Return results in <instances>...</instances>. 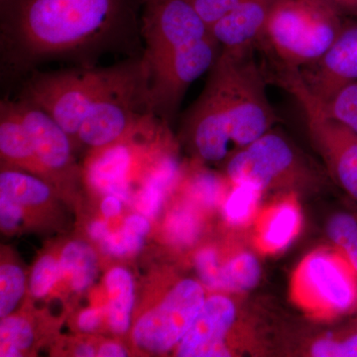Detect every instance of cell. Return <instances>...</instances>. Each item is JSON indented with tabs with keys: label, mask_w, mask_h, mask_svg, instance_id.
<instances>
[{
	"label": "cell",
	"mask_w": 357,
	"mask_h": 357,
	"mask_svg": "<svg viewBox=\"0 0 357 357\" xmlns=\"http://www.w3.org/2000/svg\"><path fill=\"white\" fill-rule=\"evenodd\" d=\"M144 0H0V76L17 86L52 62L142 55Z\"/></svg>",
	"instance_id": "1"
},
{
	"label": "cell",
	"mask_w": 357,
	"mask_h": 357,
	"mask_svg": "<svg viewBox=\"0 0 357 357\" xmlns=\"http://www.w3.org/2000/svg\"><path fill=\"white\" fill-rule=\"evenodd\" d=\"M206 86L185 114V129L202 159L222 161L229 143L248 146L276 122L268 100L267 79L253 47L222 49Z\"/></svg>",
	"instance_id": "2"
},
{
	"label": "cell",
	"mask_w": 357,
	"mask_h": 357,
	"mask_svg": "<svg viewBox=\"0 0 357 357\" xmlns=\"http://www.w3.org/2000/svg\"><path fill=\"white\" fill-rule=\"evenodd\" d=\"M141 32L150 110L169 122L189 86L215 64L222 47L191 0H144Z\"/></svg>",
	"instance_id": "3"
},
{
	"label": "cell",
	"mask_w": 357,
	"mask_h": 357,
	"mask_svg": "<svg viewBox=\"0 0 357 357\" xmlns=\"http://www.w3.org/2000/svg\"><path fill=\"white\" fill-rule=\"evenodd\" d=\"M141 56L107 67L34 70L17 84L15 98L43 110L70 137H76L86 115L98 103L145 79Z\"/></svg>",
	"instance_id": "4"
},
{
	"label": "cell",
	"mask_w": 357,
	"mask_h": 357,
	"mask_svg": "<svg viewBox=\"0 0 357 357\" xmlns=\"http://www.w3.org/2000/svg\"><path fill=\"white\" fill-rule=\"evenodd\" d=\"M344 25L340 9L328 0H279L262 40L282 67L299 70L317 62Z\"/></svg>",
	"instance_id": "5"
},
{
	"label": "cell",
	"mask_w": 357,
	"mask_h": 357,
	"mask_svg": "<svg viewBox=\"0 0 357 357\" xmlns=\"http://www.w3.org/2000/svg\"><path fill=\"white\" fill-rule=\"evenodd\" d=\"M278 82L295 98L338 184L357 202V133L326 112L299 70L283 69Z\"/></svg>",
	"instance_id": "6"
},
{
	"label": "cell",
	"mask_w": 357,
	"mask_h": 357,
	"mask_svg": "<svg viewBox=\"0 0 357 357\" xmlns=\"http://www.w3.org/2000/svg\"><path fill=\"white\" fill-rule=\"evenodd\" d=\"M356 277L344 255L316 252L301 264L294 292L303 306L317 314H342L356 304Z\"/></svg>",
	"instance_id": "7"
},
{
	"label": "cell",
	"mask_w": 357,
	"mask_h": 357,
	"mask_svg": "<svg viewBox=\"0 0 357 357\" xmlns=\"http://www.w3.org/2000/svg\"><path fill=\"white\" fill-rule=\"evenodd\" d=\"M204 302L198 282H180L158 307L141 317L134 328V342L154 354L170 351L189 332Z\"/></svg>",
	"instance_id": "8"
},
{
	"label": "cell",
	"mask_w": 357,
	"mask_h": 357,
	"mask_svg": "<svg viewBox=\"0 0 357 357\" xmlns=\"http://www.w3.org/2000/svg\"><path fill=\"white\" fill-rule=\"evenodd\" d=\"M227 176L236 184L263 190L304 175L305 170L292 145L285 137L268 131L248 146L241 148L227 162Z\"/></svg>",
	"instance_id": "9"
},
{
	"label": "cell",
	"mask_w": 357,
	"mask_h": 357,
	"mask_svg": "<svg viewBox=\"0 0 357 357\" xmlns=\"http://www.w3.org/2000/svg\"><path fill=\"white\" fill-rule=\"evenodd\" d=\"M300 72L307 88L321 102H331L349 84L357 82V22L342 31L317 62Z\"/></svg>",
	"instance_id": "10"
},
{
	"label": "cell",
	"mask_w": 357,
	"mask_h": 357,
	"mask_svg": "<svg viewBox=\"0 0 357 357\" xmlns=\"http://www.w3.org/2000/svg\"><path fill=\"white\" fill-rule=\"evenodd\" d=\"M236 306L229 298L213 296L204 302L189 332L178 347L181 357L229 356L225 335L236 319Z\"/></svg>",
	"instance_id": "11"
},
{
	"label": "cell",
	"mask_w": 357,
	"mask_h": 357,
	"mask_svg": "<svg viewBox=\"0 0 357 357\" xmlns=\"http://www.w3.org/2000/svg\"><path fill=\"white\" fill-rule=\"evenodd\" d=\"M279 0H243L210 32L222 49L255 47L264 36L268 20Z\"/></svg>",
	"instance_id": "12"
},
{
	"label": "cell",
	"mask_w": 357,
	"mask_h": 357,
	"mask_svg": "<svg viewBox=\"0 0 357 357\" xmlns=\"http://www.w3.org/2000/svg\"><path fill=\"white\" fill-rule=\"evenodd\" d=\"M14 100L42 166L52 171L69 166L72 156L69 134L43 110L17 98Z\"/></svg>",
	"instance_id": "13"
},
{
	"label": "cell",
	"mask_w": 357,
	"mask_h": 357,
	"mask_svg": "<svg viewBox=\"0 0 357 357\" xmlns=\"http://www.w3.org/2000/svg\"><path fill=\"white\" fill-rule=\"evenodd\" d=\"M100 148L102 151L89 165V184L102 194L129 201L131 195L128 174L133 160L131 150L119 139Z\"/></svg>",
	"instance_id": "14"
},
{
	"label": "cell",
	"mask_w": 357,
	"mask_h": 357,
	"mask_svg": "<svg viewBox=\"0 0 357 357\" xmlns=\"http://www.w3.org/2000/svg\"><path fill=\"white\" fill-rule=\"evenodd\" d=\"M0 151L4 158L11 162L44 168L35 153L34 145L23 123L17 102L8 96L2 98L0 102Z\"/></svg>",
	"instance_id": "15"
},
{
	"label": "cell",
	"mask_w": 357,
	"mask_h": 357,
	"mask_svg": "<svg viewBox=\"0 0 357 357\" xmlns=\"http://www.w3.org/2000/svg\"><path fill=\"white\" fill-rule=\"evenodd\" d=\"M109 326L114 332L126 333L130 326V312L134 304V286L128 271L114 268L107 274Z\"/></svg>",
	"instance_id": "16"
},
{
	"label": "cell",
	"mask_w": 357,
	"mask_h": 357,
	"mask_svg": "<svg viewBox=\"0 0 357 357\" xmlns=\"http://www.w3.org/2000/svg\"><path fill=\"white\" fill-rule=\"evenodd\" d=\"M61 275L69 280L77 292H83L95 281L98 259L93 249L83 241H73L63 250L60 259Z\"/></svg>",
	"instance_id": "17"
},
{
	"label": "cell",
	"mask_w": 357,
	"mask_h": 357,
	"mask_svg": "<svg viewBox=\"0 0 357 357\" xmlns=\"http://www.w3.org/2000/svg\"><path fill=\"white\" fill-rule=\"evenodd\" d=\"M298 208L291 203L277 206L268 213L260 229V241L268 250H281L292 241L299 229Z\"/></svg>",
	"instance_id": "18"
},
{
	"label": "cell",
	"mask_w": 357,
	"mask_h": 357,
	"mask_svg": "<svg viewBox=\"0 0 357 357\" xmlns=\"http://www.w3.org/2000/svg\"><path fill=\"white\" fill-rule=\"evenodd\" d=\"M261 268L255 256L239 253L220 268L218 290L248 291L257 285Z\"/></svg>",
	"instance_id": "19"
},
{
	"label": "cell",
	"mask_w": 357,
	"mask_h": 357,
	"mask_svg": "<svg viewBox=\"0 0 357 357\" xmlns=\"http://www.w3.org/2000/svg\"><path fill=\"white\" fill-rule=\"evenodd\" d=\"M0 194L20 204H39L50 197V189L38 178L17 171H3L0 175Z\"/></svg>",
	"instance_id": "20"
},
{
	"label": "cell",
	"mask_w": 357,
	"mask_h": 357,
	"mask_svg": "<svg viewBox=\"0 0 357 357\" xmlns=\"http://www.w3.org/2000/svg\"><path fill=\"white\" fill-rule=\"evenodd\" d=\"M261 192V190L251 185L236 184L223 208L227 222L234 225L248 222L255 213Z\"/></svg>",
	"instance_id": "21"
},
{
	"label": "cell",
	"mask_w": 357,
	"mask_h": 357,
	"mask_svg": "<svg viewBox=\"0 0 357 357\" xmlns=\"http://www.w3.org/2000/svg\"><path fill=\"white\" fill-rule=\"evenodd\" d=\"M25 277L15 265H2L0 268V317L6 318L24 292Z\"/></svg>",
	"instance_id": "22"
},
{
	"label": "cell",
	"mask_w": 357,
	"mask_h": 357,
	"mask_svg": "<svg viewBox=\"0 0 357 357\" xmlns=\"http://www.w3.org/2000/svg\"><path fill=\"white\" fill-rule=\"evenodd\" d=\"M167 230L171 241L178 245L194 243L199 234V222L196 213L188 206L177 208L167 220Z\"/></svg>",
	"instance_id": "23"
},
{
	"label": "cell",
	"mask_w": 357,
	"mask_h": 357,
	"mask_svg": "<svg viewBox=\"0 0 357 357\" xmlns=\"http://www.w3.org/2000/svg\"><path fill=\"white\" fill-rule=\"evenodd\" d=\"M323 105L331 116L357 133V82L340 91L331 102H323Z\"/></svg>",
	"instance_id": "24"
},
{
	"label": "cell",
	"mask_w": 357,
	"mask_h": 357,
	"mask_svg": "<svg viewBox=\"0 0 357 357\" xmlns=\"http://www.w3.org/2000/svg\"><path fill=\"white\" fill-rule=\"evenodd\" d=\"M61 275L60 263L51 256H44L33 269L30 291L36 298H42L50 292Z\"/></svg>",
	"instance_id": "25"
},
{
	"label": "cell",
	"mask_w": 357,
	"mask_h": 357,
	"mask_svg": "<svg viewBox=\"0 0 357 357\" xmlns=\"http://www.w3.org/2000/svg\"><path fill=\"white\" fill-rule=\"evenodd\" d=\"M328 234L340 250H344L357 241V215L340 213L333 215L328 222Z\"/></svg>",
	"instance_id": "26"
},
{
	"label": "cell",
	"mask_w": 357,
	"mask_h": 357,
	"mask_svg": "<svg viewBox=\"0 0 357 357\" xmlns=\"http://www.w3.org/2000/svg\"><path fill=\"white\" fill-rule=\"evenodd\" d=\"M33 335L31 326L20 318H4L0 324V342L1 344H13L20 351L28 349L32 344Z\"/></svg>",
	"instance_id": "27"
},
{
	"label": "cell",
	"mask_w": 357,
	"mask_h": 357,
	"mask_svg": "<svg viewBox=\"0 0 357 357\" xmlns=\"http://www.w3.org/2000/svg\"><path fill=\"white\" fill-rule=\"evenodd\" d=\"M191 194L199 204L206 208H213L222 197V184L213 174L199 173L192 180Z\"/></svg>",
	"instance_id": "28"
},
{
	"label": "cell",
	"mask_w": 357,
	"mask_h": 357,
	"mask_svg": "<svg viewBox=\"0 0 357 357\" xmlns=\"http://www.w3.org/2000/svg\"><path fill=\"white\" fill-rule=\"evenodd\" d=\"M195 10L208 28L234 10L243 0H191Z\"/></svg>",
	"instance_id": "29"
},
{
	"label": "cell",
	"mask_w": 357,
	"mask_h": 357,
	"mask_svg": "<svg viewBox=\"0 0 357 357\" xmlns=\"http://www.w3.org/2000/svg\"><path fill=\"white\" fill-rule=\"evenodd\" d=\"M196 267L199 277L206 287L218 290L220 264L217 252L213 249L206 248L199 251L196 256Z\"/></svg>",
	"instance_id": "30"
},
{
	"label": "cell",
	"mask_w": 357,
	"mask_h": 357,
	"mask_svg": "<svg viewBox=\"0 0 357 357\" xmlns=\"http://www.w3.org/2000/svg\"><path fill=\"white\" fill-rule=\"evenodd\" d=\"M312 354L317 357L357 356V335L342 342L319 340L312 347Z\"/></svg>",
	"instance_id": "31"
},
{
	"label": "cell",
	"mask_w": 357,
	"mask_h": 357,
	"mask_svg": "<svg viewBox=\"0 0 357 357\" xmlns=\"http://www.w3.org/2000/svg\"><path fill=\"white\" fill-rule=\"evenodd\" d=\"M165 191L151 184L144 183L142 190L138 194L137 208L145 217L154 218L158 215L163 204Z\"/></svg>",
	"instance_id": "32"
},
{
	"label": "cell",
	"mask_w": 357,
	"mask_h": 357,
	"mask_svg": "<svg viewBox=\"0 0 357 357\" xmlns=\"http://www.w3.org/2000/svg\"><path fill=\"white\" fill-rule=\"evenodd\" d=\"M22 218L21 204L17 202L0 196V223L2 229H13L17 227Z\"/></svg>",
	"instance_id": "33"
},
{
	"label": "cell",
	"mask_w": 357,
	"mask_h": 357,
	"mask_svg": "<svg viewBox=\"0 0 357 357\" xmlns=\"http://www.w3.org/2000/svg\"><path fill=\"white\" fill-rule=\"evenodd\" d=\"M123 232H116V234H109L107 238L102 241L103 251L107 255L114 256H123L129 255L128 246H126V239L122 236Z\"/></svg>",
	"instance_id": "34"
},
{
	"label": "cell",
	"mask_w": 357,
	"mask_h": 357,
	"mask_svg": "<svg viewBox=\"0 0 357 357\" xmlns=\"http://www.w3.org/2000/svg\"><path fill=\"white\" fill-rule=\"evenodd\" d=\"M102 311L98 309L86 310L79 314L77 325L83 332H93L100 324Z\"/></svg>",
	"instance_id": "35"
},
{
	"label": "cell",
	"mask_w": 357,
	"mask_h": 357,
	"mask_svg": "<svg viewBox=\"0 0 357 357\" xmlns=\"http://www.w3.org/2000/svg\"><path fill=\"white\" fill-rule=\"evenodd\" d=\"M124 229L144 237L149 232V222L143 215H133L126 218V222H124Z\"/></svg>",
	"instance_id": "36"
},
{
	"label": "cell",
	"mask_w": 357,
	"mask_h": 357,
	"mask_svg": "<svg viewBox=\"0 0 357 357\" xmlns=\"http://www.w3.org/2000/svg\"><path fill=\"white\" fill-rule=\"evenodd\" d=\"M121 199L116 196L107 195L102 204V211L107 218H114L121 211Z\"/></svg>",
	"instance_id": "37"
},
{
	"label": "cell",
	"mask_w": 357,
	"mask_h": 357,
	"mask_svg": "<svg viewBox=\"0 0 357 357\" xmlns=\"http://www.w3.org/2000/svg\"><path fill=\"white\" fill-rule=\"evenodd\" d=\"M89 234L95 241H102L109 234V227L107 223L102 222H95L89 227Z\"/></svg>",
	"instance_id": "38"
},
{
	"label": "cell",
	"mask_w": 357,
	"mask_h": 357,
	"mask_svg": "<svg viewBox=\"0 0 357 357\" xmlns=\"http://www.w3.org/2000/svg\"><path fill=\"white\" fill-rule=\"evenodd\" d=\"M128 356V352L117 344H107L100 347L98 356L102 357H123Z\"/></svg>",
	"instance_id": "39"
},
{
	"label": "cell",
	"mask_w": 357,
	"mask_h": 357,
	"mask_svg": "<svg viewBox=\"0 0 357 357\" xmlns=\"http://www.w3.org/2000/svg\"><path fill=\"white\" fill-rule=\"evenodd\" d=\"M342 255L349 260L351 266L354 267V269L357 272V241L351 243V245L347 246L344 250H342Z\"/></svg>",
	"instance_id": "40"
},
{
	"label": "cell",
	"mask_w": 357,
	"mask_h": 357,
	"mask_svg": "<svg viewBox=\"0 0 357 357\" xmlns=\"http://www.w3.org/2000/svg\"><path fill=\"white\" fill-rule=\"evenodd\" d=\"M328 1L337 6L338 9L357 13V0H328Z\"/></svg>",
	"instance_id": "41"
},
{
	"label": "cell",
	"mask_w": 357,
	"mask_h": 357,
	"mask_svg": "<svg viewBox=\"0 0 357 357\" xmlns=\"http://www.w3.org/2000/svg\"><path fill=\"white\" fill-rule=\"evenodd\" d=\"M20 349L13 344H1L0 347V356L1 357H17L20 356Z\"/></svg>",
	"instance_id": "42"
},
{
	"label": "cell",
	"mask_w": 357,
	"mask_h": 357,
	"mask_svg": "<svg viewBox=\"0 0 357 357\" xmlns=\"http://www.w3.org/2000/svg\"><path fill=\"white\" fill-rule=\"evenodd\" d=\"M76 356L89 357L95 356V351L93 347L89 344H82L76 349Z\"/></svg>",
	"instance_id": "43"
}]
</instances>
